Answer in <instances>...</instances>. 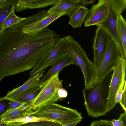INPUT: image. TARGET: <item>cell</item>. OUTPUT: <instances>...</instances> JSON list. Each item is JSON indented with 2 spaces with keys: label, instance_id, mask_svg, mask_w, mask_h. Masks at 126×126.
<instances>
[{
  "label": "cell",
  "instance_id": "5bb4252c",
  "mask_svg": "<svg viewBox=\"0 0 126 126\" xmlns=\"http://www.w3.org/2000/svg\"><path fill=\"white\" fill-rule=\"evenodd\" d=\"M80 2L76 0H58L47 11L49 14L64 13L70 17L79 8Z\"/></svg>",
  "mask_w": 126,
  "mask_h": 126
},
{
  "label": "cell",
  "instance_id": "603a6c76",
  "mask_svg": "<svg viewBox=\"0 0 126 126\" xmlns=\"http://www.w3.org/2000/svg\"><path fill=\"white\" fill-rule=\"evenodd\" d=\"M13 7L7 16L3 26V30L17 23L22 20L24 18L17 16L15 14Z\"/></svg>",
  "mask_w": 126,
  "mask_h": 126
},
{
  "label": "cell",
  "instance_id": "277c9868",
  "mask_svg": "<svg viewBox=\"0 0 126 126\" xmlns=\"http://www.w3.org/2000/svg\"><path fill=\"white\" fill-rule=\"evenodd\" d=\"M28 115L53 120L63 126L70 121L83 117L76 110L55 103H51L32 111Z\"/></svg>",
  "mask_w": 126,
  "mask_h": 126
},
{
  "label": "cell",
  "instance_id": "ba28073f",
  "mask_svg": "<svg viewBox=\"0 0 126 126\" xmlns=\"http://www.w3.org/2000/svg\"><path fill=\"white\" fill-rule=\"evenodd\" d=\"M66 50L64 37H62L58 38L54 47L44 55L32 70L30 71L29 74V78L52 65L54 61Z\"/></svg>",
  "mask_w": 126,
  "mask_h": 126
},
{
  "label": "cell",
  "instance_id": "8fae6325",
  "mask_svg": "<svg viewBox=\"0 0 126 126\" xmlns=\"http://www.w3.org/2000/svg\"><path fill=\"white\" fill-rule=\"evenodd\" d=\"M110 39L102 29L97 27L93 38L92 47L94 53L93 63L95 72L99 67L105 54Z\"/></svg>",
  "mask_w": 126,
  "mask_h": 126
},
{
  "label": "cell",
  "instance_id": "ffe728a7",
  "mask_svg": "<svg viewBox=\"0 0 126 126\" xmlns=\"http://www.w3.org/2000/svg\"><path fill=\"white\" fill-rule=\"evenodd\" d=\"M41 90L39 83L29 89L18 96L11 99L21 103L30 102L38 95Z\"/></svg>",
  "mask_w": 126,
  "mask_h": 126
},
{
  "label": "cell",
  "instance_id": "8d00e7d4",
  "mask_svg": "<svg viewBox=\"0 0 126 126\" xmlns=\"http://www.w3.org/2000/svg\"><path fill=\"white\" fill-rule=\"evenodd\" d=\"M8 0H0V4L3 3Z\"/></svg>",
  "mask_w": 126,
  "mask_h": 126
},
{
  "label": "cell",
  "instance_id": "f35d334b",
  "mask_svg": "<svg viewBox=\"0 0 126 126\" xmlns=\"http://www.w3.org/2000/svg\"><path fill=\"white\" fill-rule=\"evenodd\" d=\"M78 0V1H79V2H80V0Z\"/></svg>",
  "mask_w": 126,
  "mask_h": 126
},
{
  "label": "cell",
  "instance_id": "1f68e13d",
  "mask_svg": "<svg viewBox=\"0 0 126 126\" xmlns=\"http://www.w3.org/2000/svg\"><path fill=\"white\" fill-rule=\"evenodd\" d=\"M81 119H79L72 120L65 124L64 126H74L79 123L81 121Z\"/></svg>",
  "mask_w": 126,
  "mask_h": 126
},
{
  "label": "cell",
  "instance_id": "7a4b0ae2",
  "mask_svg": "<svg viewBox=\"0 0 126 126\" xmlns=\"http://www.w3.org/2000/svg\"><path fill=\"white\" fill-rule=\"evenodd\" d=\"M112 71L91 86L82 90L84 105L89 116L97 118L105 115Z\"/></svg>",
  "mask_w": 126,
  "mask_h": 126
},
{
  "label": "cell",
  "instance_id": "484cf974",
  "mask_svg": "<svg viewBox=\"0 0 126 126\" xmlns=\"http://www.w3.org/2000/svg\"><path fill=\"white\" fill-rule=\"evenodd\" d=\"M10 100L4 97H0V119L3 115L7 111Z\"/></svg>",
  "mask_w": 126,
  "mask_h": 126
},
{
  "label": "cell",
  "instance_id": "f546056e",
  "mask_svg": "<svg viewBox=\"0 0 126 126\" xmlns=\"http://www.w3.org/2000/svg\"><path fill=\"white\" fill-rule=\"evenodd\" d=\"M10 100L7 111L17 108L23 105L25 103H21Z\"/></svg>",
  "mask_w": 126,
  "mask_h": 126
},
{
  "label": "cell",
  "instance_id": "30bf717a",
  "mask_svg": "<svg viewBox=\"0 0 126 126\" xmlns=\"http://www.w3.org/2000/svg\"><path fill=\"white\" fill-rule=\"evenodd\" d=\"M64 13L49 14L44 18L37 20L38 16L36 14L32 16L24 18L20 21L21 29L24 32L29 34L37 33L47 26L60 17L64 15Z\"/></svg>",
  "mask_w": 126,
  "mask_h": 126
},
{
  "label": "cell",
  "instance_id": "44dd1931",
  "mask_svg": "<svg viewBox=\"0 0 126 126\" xmlns=\"http://www.w3.org/2000/svg\"><path fill=\"white\" fill-rule=\"evenodd\" d=\"M17 0H8L0 4V33L3 31V26L6 18L12 8L14 7Z\"/></svg>",
  "mask_w": 126,
  "mask_h": 126
},
{
  "label": "cell",
  "instance_id": "e575fe53",
  "mask_svg": "<svg viewBox=\"0 0 126 126\" xmlns=\"http://www.w3.org/2000/svg\"><path fill=\"white\" fill-rule=\"evenodd\" d=\"M80 3L83 5L90 4L93 3L97 0H80Z\"/></svg>",
  "mask_w": 126,
  "mask_h": 126
},
{
  "label": "cell",
  "instance_id": "d590c367",
  "mask_svg": "<svg viewBox=\"0 0 126 126\" xmlns=\"http://www.w3.org/2000/svg\"><path fill=\"white\" fill-rule=\"evenodd\" d=\"M0 126H7L5 122L1 119H0Z\"/></svg>",
  "mask_w": 126,
  "mask_h": 126
},
{
  "label": "cell",
  "instance_id": "83f0119b",
  "mask_svg": "<svg viewBox=\"0 0 126 126\" xmlns=\"http://www.w3.org/2000/svg\"><path fill=\"white\" fill-rule=\"evenodd\" d=\"M113 126L111 121L101 120H96L91 123L90 126Z\"/></svg>",
  "mask_w": 126,
  "mask_h": 126
},
{
  "label": "cell",
  "instance_id": "74e56055",
  "mask_svg": "<svg viewBox=\"0 0 126 126\" xmlns=\"http://www.w3.org/2000/svg\"><path fill=\"white\" fill-rule=\"evenodd\" d=\"M3 77H0V81L3 78Z\"/></svg>",
  "mask_w": 126,
  "mask_h": 126
},
{
  "label": "cell",
  "instance_id": "3957f363",
  "mask_svg": "<svg viewBox=\"0 0 126 126\" xmlns=\"http://www.w3.org/2000/svg\"><path fill=\"white\" fill-rule=\"evenodd\" d=\"M64 37L66 50L73 56L81 69L84 77L85 87L94 84L95 71L93 62L88 58L85 51L79 44L70 35Z\"/></svg>",
  "mask_w": 126,
  "mask_h": 126
},
{
  "label": "cell",
  "instance_id": "e0dca14e",
  "mask_svg": "<svg viewBox=\"0 0 126 126\" xmlns=\"http://www.w3.org/2000/svg\"><path fill=\"white\" fill-rule=\"evenodd\" d=\"M32 111L30 102L26 103L17 108L7 111L3 115L1 119L5 121L25 116Z\"/></svg>",
  "mask_w": 126,
  "mask_h": 126
},
{
  "label": "cell",
  "instance_id": "9c48e42d",
  "mask_svg": "<svg viewBox=\"0 0 126 126\" xmlns=\"http://www.w3.org/2000/svg\"><path fill=\"white\" fill-rule=\"evenodd\" d=\"M126 60L120 58L113 72L110 83L107 112L113 109L116 105V95L121 84L123 76L126 75Z\"/></svg>",
  "mask_w": 126,
  "mask_h": 126
},
{
  "label": "cell",
  "instance_id": "f1b7e54d",
  "mask_svg": "<svg viewBox=\"0 0 126 126\" xmlns=\"http://www.w3.org/2000/svg\"><path fill=\"white\" fill-rule=\"evenodd\" d=\"M126 80L123 87V94L120 104L125 111H126Z\"/></svg>",
  "mask_w": 126,
  "mask_h": 126
},
{
  "label": "cell",
  "instance_id": "4dcf8cb0",
  "mask_svg": "<svg viewBox=\"0 0 126 126\" xmlns=\"http://www.w3.org/2000/svg\"><path fill=\"white\" fill-rule=\"evenodd\" d=\"M58 93L59 96L61 99L66 97L68 95L67 91L62 88L59 89Z\"/></svg>",
  "mask_w": 126,
  "mask_h": 126
},
{
  "label": "cell",
  "instance_id": "d6a6232c",
  "mask_svg": "<svg viewBox=\"0 0 126 126\" xmlns=\"http://www.w3.org/2000/svg\"><path fill=\"white\" fill-rule=\"evenodd\" d=\"M126 111H125L124 113L121 114L118 119L121 121L122 123L123 126H126Z\"/></svg>",
  "mask_w": 126,
  "mask_h": 126
},
{
  "label": "cell",
  "instance_id": "4316f807",
  "mask_svg": "<svg viewBox=\"0 0 126 126\" xmlns=\"http://www.w3.org/2000/svg\"><path fill=\"white\" fill-rule=\"evenodd\" d=\"M125 76L126 75H124L123 76L121 84L117 93L115 98L116 104L118 103H120L121 102L123 92V87L126 81L125 80Z\"/></svg>",
  "mask_w": 126,
  "mask_h": 126
},
{
  "label": "cell",
  "instance_id": "d4e9b609",
  "mask_svg": "<svg viewBox=\"0 0 126 126\" xmlns=\"http://www.w3.org/2000/svg\"><path fill=\"white\" fill-rule=\"evenodd\" d=\"M24 126H59L62 125L56 121H41L25 124Z\"/></svg>",
  "mask_w": 126,
  "mask_h": 126
},
{
  "label": "cell",
  "instance_id": "52a82bcc",
  "mask_svg": "<svg viewBox=\"0 0 126 126\" xmlns=\"http://www.w3.org/2000/svg\"><path fill=\"white\" fill-rule=\"evenodd\" d=\"M108 13L106 20L96 25L102 29L110 39L116 45L121 57L126 60V52L124 50L119 36L117 28V20L118 15L113 9L108 0H107Z\"/></svg>",
  "mask_w": 126,
  "mask_h": 126
},
{
  "label": "cell",
  "instance_id": "5b68a950",
  "mask_svg": "<svg viewBox=\"0 0 126 126\" xmlns=\"http://www.w3.org/2000/svg\"><path fill=\"white\" fill-rule=\"evenodd\" d=\"M59 72H57L48 80L40 84V91L36 97L31 101L33 111L62 99L59 96L58 92L59 89L62 87L63 80L59 79Z\"/></svg>",
  "mask_w": 126,
  "mask_h": 126
},
{
  "label": "cell",
  "instance_id": "9a60e30c",
  "mask_svg": "<svg viewBox=\"0 0 126 126\" xmlns=\"http://www.w3.org/2000/svg\"><path fill=\"white\" fill-rule=\"evenodd\" d=\"M44 70H41L32 77L29 78L21 85L9 91L4 98L10 100L14 98L38 84L40 82V79L44 75Z\"/></svg>",
  "mask_w": 126,
  "mask_h": 126
},
{
  "label": "cell",
  "instance_id": "d6986e66",
  "mask_svg": "<svg viewBox=\"0 0 126 126\" xmlns=\"http://www.w3.org/2000/svg\"><path fill=\"white\" fill-rule=\"evenodd\" d=\"M4 121L6 123L7 126H24L28 123L41 121H55L53 120L36 117L32 115H28L25 116Z\"/></svg>",
  "mask_w": 126,
  "mask_h": 126
},
{
  "label": "cell",
  "instance_id": "8992f818",
  "mask_svg": "<svg viewBox=\"0 0 126 126\" xmlns=\"http://www.w3.org/2000/svg\"><path fill=\"white\" fill-rule=\"evenodd\" d=\"M121 57L116 45L110 39L105 54L99 67L95 72L94 83L98 82L112 71Z\"/></svg>",
  "mask_w": 126,
  "mask_h": 126
},
{
  "label": "cell",
  "instance_id": "6da1fadb",
  "mask_svg": "<svg viewBox=\"0 0 126 126\" xmlns=\"http://www.w3.org/2000/svg\"><path fill=\"white\" fill-rule=\"evenodd\" d=\"M20 22L0 33V77L33 69L59 38L47 27L29 34L22 31Z\"/></svg>",
  "mask_w": 126,
  "mask_h": 126
},
{
  "label": "cell",
  "instance_id": "cb8c5ba5",
  "mask_svg": "<svg viewBox=\"0 0 126 126\" xmlns=\"http://www.w3.org/2000/svg\"><path fill=\"white\" fill-rule=\"evenodd\" d=\"M113 9L118 15L121 14L126 7V0H108Z\"/></svg>",
  "mask_w": 126,
  "mask_h": 126
},
{
  "label": "cell",
  "instance_id": "2e32d148",
  "mask_svg": "<svg viewBox=\"0 0 126 126\" xmlns=\"http://www.w3.org/2000/svg\"><path fill=\"white\" fill-rule=\"evenodd\" d=\"M58 0H17L14 11L21 12L28 9L41 8L53 5Z\"/></svg>",
  "mask_w": 126,
  "mask_h": 126
},
{
  "label": "cell",
  "instance_id": "7c38bea8",
  "mask_svg": "<svg viewBox=\"0 0 126 126\" xmlns=\"http://www.w3.org/2000/svg\"><path fill=\"white\" fill-rule=\"evenodd\" d=\"M108 13L107 0H98L97 3L93 5L89 10L85 21L84 26H96L105 21Z\"/></svg>",
  "mask_w": 126,
  "mask_h": 126
},
{
  "label": "cell",
  "instance_id": "836d02e7",
  "mask_svg": "<svg viewBox=\"0 0 126 126\" xmlns=\"http://www.w3.org/2000/svg\"><path fill=\"white\" fill-rule=\"evenodd\" d=\"M111 121L113 126H123L122 122L118 119H113Z\"/></svg>",
  "mask_w": 126,
  "mask_h": 126
},
{
  "label": "cell",
  "instance_id": "ac0fdd59",
  "mask_svg": "<svg viewBox=\"0 0 126 126\" xmlns=\"http://www.w3.org/2000/svg\"><path fill=\"white\" fill-rule=\"evenodd\" d=\"M89 10L85 6L81 5L70 17L68 24L74 28H80L85 21Z\"/></svg>",
  "mask_w": 126,
  "mask_h": 126
},
{
  "label": "cell",
  "instance_id": "4fadbf2b",
  "mask_svg": "<svg viewBox=\"0 0 126 126\" xmlns=\"http://www.w3.org/2000/svg\"><path fill=\"white\" fill-rule=\"evenodd\" d=\"M71 64L77 65L72 56L66 50L54 61L51 68L40 79V84L48 80L57 72H60L65 67Z\"/></svg>",
  "mask_w": 126,
  "mask_h": 126
},
{
  "label": "cell",
  "instance_id": "7402d4cb",
  "mask_svg": "<svg viewBox=\"0 0 126 126\" xmlns=\"http://www.w3.org/2000/svg\"><path fill=\"white\" fill-rule=\"evenodd\" d=\"M117 24L118 34L124 50L126 52V21L121 14L118 15Z\"/></svg>",
  "mask_w": 126,
  "mask_h": 126
}]
</instances>
